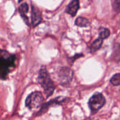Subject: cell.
<instances>
[{"instance_id": "cell-15", "label": "cell", "mask_w": 120, "mask_h": 120, "mask_svg": "<svg viewBox=\"0 0 120 120\" xmlns=\"http://www.w3.org/2000/svg\"><path fill=\"white\" fill-rule=\"evenodd\" d=\"M110 83L113 86H120V73H117L114 75L110 80Z\"/></svg>"}, {"instance_id": "cell-10", "label": "cell", "mask_w": 120, "mask_h": 120, "mask_svg": "<svg viewBox=\"0 0 120 120\" xmlns=\"http://www.w3.org/2000/svg\"><path fill=\"white\" fill-rule=\"evenodd\" d=\"M111 58L116 63L120 62V43L118 42H115L113 44Z\"/></svg>"}, {"instance_id": "cell-9", "label": "cell", "mask_w": 120, "mask_h": 120, "mask_svg": "<svg viewBox=\"0 0 120 120\" xmlns=\"http://www.w3.org/2000/svg\"><path fill=\"white\" fill-rule=\"evenodd\" d=\"M80 8V2L79 0H73L70 1L66 8H65V12L66 14L70 15L71 17H75L77 14Z\"/></svg>"}, {"instance_id": "cell-13", "label": "cell", "mask_w": 120, "mask_h": 120, "mask_svg": "<svg viewBox=\"0 0 120 120\" xmlns=\"http://www.w3.org/2000/svg\"><path fill=\"white\" fill-rule=\"evenodd\" d=\"M98 38H100L103 40L106 39L110 37L111 35L110 30L105 27H100L98 28Z\"/></svg>"}, {"instance_id": "cell-3", "label": "cell", "mask_w": 120, "mask_h": 120, "mask_svg": "<svg viewBox=\"0 0 120 120\" xmlns=\"http://www.w3.org/2000/svg\"><path fill=\"white\" fill-rule=\"evenodd\" d=\"M106 104V99L101 93H95L89 100L88 105L91 114H96Z\"/></svg>"}, {"instance_id": "cell-6", "label": "cell", "mask_w": 120, "mask_h": 120, "mask_svg": "<svg viewBox=\"0 0 120 120\" xmlns=\"http://www.w3.org/2000/svg\"><path fill=\"white\" fill-rule=\"evenodd\" d=\"M74 71L71 68L67 66L61 67L57 72V80L60 85L68 87L73 79Z\"/></svg>"}, {"instance_id": "cell-14", "label": "cell", "mask_w": 120, "mask_h": 120, "mask_svg": "<svg viewBox=\"0 0 120 120\" xmlns=\"http://www.w3.org/2000/svg\"><path fill=\"white\" fill-rule=\"evenodd\" d=\"M84 56V55L82 53H76L73 56H70V57H67V61H68V64L70 66H72L73 63L76 62V60L79 59L80 58H82Z\"/></svg>"}, {"instance_id": "cell-11", "label": "cell", "mask_w": 120, "mask_h": 120, "mask_svg": "<svg viewBox=\"0 0 120 120\" xmlns=\"http://www.w3.org/2000/svg\"><path fill=\"white\" fill-rule=\"evenodd\" d=\"M103 41L104 40L101 39L100 38H98L97 39H95L89 47L90 52L91 53H93L96 52L99 49H100L102 45H103Z\"/></svg>"}, {"instance_id": "cell-7", "label": "cell", "mask_w": 120, "mask_h": 120, "mask_svg": "<svg viewBox=\"0 0 120 120\" xmlns=\"http://www.w3.org/2000/svg\"><path fill=\"white\" fill-rule=\"evenodd\" d=\"M31 15H30V24L33 28L38 26L43 21L42 12L39 8L34 3L31 2Z\"/></svg>"}, {"instance_id": "cell-1", "label": "cell", "mask_w": 120, "mask_h": 120, "mask_svg": "<svg viewBox=\"0 0 120 120\" xmlns=\"http://www.w3.org/2000/svg\"><path fill=\"white\" fill-rule=\"evenodd\" d=\"M16 60L15 54L0 49V80H7L11 71L16 67Z\"/></svg>"}, {"instance_id": "cell-4", "label": "cell", "mask_w": 120, "mask_h": 120, "mask_svg": "<svg viewBox=\"0 0 120 120\" xmlns=\"http://www.w3.org/2000/svg\"><path fill=\"white\" fill-rule=\"evenodd\" d=\"M44 101L43 94L39 91L32 92L27 96L25 101V105L29 110H33L41 107Z\"/></svg>"}, {"instance_id": "cell-5", "label": "cell", "mask_w": 120, "mask_h": 120, "mask_svg": "<svg viewBox=\"0 0 120 120\" xmlns=\"http://www.w3.org/2000/svg\"><path fill=\"white\" fill-rule=\"evenodd\" d=\"M69 100H70V98L68 97H63V96H58L53 99L50 100L49 101L43 103L42 106L40 108L39 110L38 111L36 116L39 117V116H42L46 113L50 107L58 106V105H62L63 104H65V103H68Z\"/></svg>"}, {"instance_id": "cell-2", "label": "cell", "mask_w": 120, "mask_h": 120, "mask_svg": "<svg viewBox=\"0 0 120 120\" xmlns=\"http://www.w3.org/2000/svg\"><path fill=\"white\" fill-rule=\"evenodd\" d=\"M38 82L43 89L46 98L52 96L56 89V86L45 66H42L39 70Z\"/></svg>"}, {"instance_id": "cell-12", "label": "cell", "mask_w": 120, "mask_h": 120, "mask_svg": "<svg viewBox=\"0 0 120 120\" xmlns=\"http://www.w3.org/2000/svg\"><path fill=\"white\" fill-rule=\"evenodd\" d=\"M75 25L80 28H86L90 25V22L86 18L79 16L75 19Z\"/></svg>"}, {"instance_id": "cell-16", "label": "cell", "mask_w": 120, "mask_h": 120, "mask_svg": "<svg viewBox=\"0 0 120 120\" xmlns=\"http://www.w3.org/2000/svg\"><path fill=\"white\" fill-rule=\"evenodd\" d=\"M112 7L116 12L120 14V0H114L111 1Z\"/></svg>"}, {"instance_id": "cell-8", "label": "cell", "mask_w": 120, "mask_h": 120, "mask_svg": "<svg viewBox=\"0 0 120 120\" xmlns=\"http://www.w3.org/2000/svg\"><path fill=\"white\" fill-rule=\"evenodd\" d=\"M18 12L20 14V16L22 18L25 25L28 26H30V22L29 21V18L26 15L27 13L29 12V5L26 2H22L19 5L18 7Z\"/></svg>"}]
</instances>
